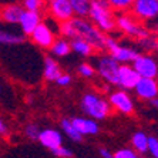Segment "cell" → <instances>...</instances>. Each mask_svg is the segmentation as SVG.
Here are the masks:
<instances>
[{
    "instance_id": "6da1fadb",
    "label": "cell",
    "mask_w": 158,
    "mask_h": 158,
    "mask_svg": "<svg viewBox=\"0 0 158 158\" xmlns=\"http://www.w3.org/2000/svg\"><path fill=\"white\" fill-rule=\"evenodd\" d=\"M69 22H70V24L73 26L74 31H76V39H81V40L87 41L93 47V50H98V52L106 50L107 36L104 33H101L88 19L73 17Z\"/></svg>"
},
{
    "instance_id": "7a4b0ae2",
    "label": "cell",
    "mask_w": 158,
    "mask_h": 158,
    "mask_svg": "<svg viewBox=\"0 0 158 158\" xmlns=\"http://www.w3.org/2000/svg\"><path fill=\"white\" fill-rule=\"evenodd\" d=\"M87 17L101 33H111L115 29V13L106 0H91Z\"/></svg>"
},
{
    "instance_id": "3957f363",
    "label": "cell",
    "mask_w": 158,
    "mask_h": 158,
    "mask_svg": "<svg viewBox=\"0 0 158 158\" xmlns=\"http://www.w3.org/2000/svg\"><path fill=\"white\" fill-rule=\"evenodd\" d=\"M81 110L91 120H104L111 113V106L107 100L94 93H87L81 98Z\"/></svg>"
},
{
    "instance_id": "277c9868",
    "label": "cell",
    "mask_w": 158,
    "mask_h": 158,
    "mask_svg": "<svg viewBox=\"0 0 158 158\" xmlns=\"http://www.w3.org/2000/svg\"><path fill=\"white\" fill-rule=\"evenodd\" d=\"M115 27H118L123 33H125L127 36L134 37L137 40L144 39V37H147L151 34L150 30L145 29L130 11L118 13V15L115 16Z\"/></svg>"
},
{
    "instance_id": "5b68a950",
    "label": "cell",
    "mask_w": 158,
    "mask_h": 158,
    "mask_svg": "<svg viewBox=\"0 0 158 158\" xmlns=\"http://www.w3.org/2000/svg\"><path fill=\"white\" fill-rule=\"evenodd\" d=\"M106 50H108L110 56L118 64H128V63H132L140 56V53L137 52L135 48L120 46L117 40H114L113 37H108V36H107V39H106Z\"/></svg>"
},
{
    "instance_id": "8992f818",
    "label": "cell",
    "mask_w": 158,
    "mask_h": 158,
    "mask_svg": "<svg viewBox=\"0 0 158 158\" xmlns=\"http://www.w3.org/2000/svg\"><path fill=\"white\" fill-rule=\"evenodd\" d=\"M128 11L140 23L152 20L158 16V0H134Z\"/></svg>"
},
{
    "instance_id": "52a82bcc",
    "label": "cell",
    "mask_w": 158,
    "mask_h": 158,
    "mask_svg": "<svg viewBox=\"0 0 158 158\" xmlns=\"http://www.w3.org/2000/svg\"><path fill=\"white\" fill-rule=\"evenodd\" d=\"M97 71H98L100 77L104 81H107L111 85H117L118 81V64L110 54L108 56H101L97 60Z\"/></svg>"
},
{
    "instance_id": "ba28073f",
    "label": "cell",
    "mask_w": 158,
    "mask_h": 158,
    "mask_svg": "<svg viewBox=\"0 0 158 158\" xmlns=\"http://www.w3.org/2000/svg\"><path fill=\"white\" fill-rule=\"evenodd\" d=\"M131 66L140 78H155L158 76V63L150 54H140Z\"/></svg>"
},
{
    "instance_id": "9c48e42d",
    "label": "cell",
    "mask_w": 158,
    "mask_h": 158,
    "mask_svg": "<svg viewBox=\"0 0 158 158\" xmlns=\"http://www.w3.org/2000/svg\"><path fill=\"white\" fill-rule=\"evenodd\" d=\"M48 13L56 22L64 23L74 17L73 9L69 0H47Z\"/></svg>"
},
{
    "instance_id": "30bf717a",
    "label": "cell",
    "mask_w": 158,
    "mask_h": 158,
    "mask_svg": "<svg viewBox=\"0 0 158 158\" xmlns=\"http://www.w3.org/2000/svg\"><path fill=\"white\" fill-rule=\"evenodd\" d=\"M31 40L43 48H52L53 43L56 41V36H54V31L50 29L48 23L46 22H41L39 26L34 29V31L30 34Z\"/></svg>"
},
{
    "instance_id": "8fae6325",
    "label": "cell",
    "mask_w": 158,
    "mask_h": 158,
    "mask_svg": "<svg viewBox=\"0 0 158 158\" xmlns=\"http://www.w3.org/2000/svg\"><path fill=\"white\" fill-rule=\"evenodd\" d=\"M108 104L123 114H131L134 111V101H132L128 93L124 91V90L111 93L110 98H108Z\"/></svg>"
},
{
    "instance_id": "7c38bea8",
    "label": "cell",
    "mask_w": 158,
    "mask_h": 158,
    "mask_svg": "<svg viewBox=\"0 0 158 158\" xmlns=\"http://www.w3.org/2000/svg\"><path fill=\"white\" fill-rule=\"evenodd\" d=\"M140 80V76L137 74V71L132 69L130 64H120L118 67V81L117 85L123 88V90H134L135 84Z\"/></svg>"
},
{
    "instance_id": "4fadbf2b",
    "label": "cell",
    "mask_w": 158,
    "mask_h": 158,
    "mask_svg": "<svg viewBox=\"0 0 158 158\" xmlns=\"http://www.w3.org/2000/svg\"><path fill=\"white\" fill-rule=\"evenodd\" d=\"M134 91L140 98L152 101L158 97V83L155 78H140L134 87Z\"/></svg>"
},
{
    "instance_id": "5bb4252c",
    "label": "cell",
    "mask_w": 158,
    "mask_h": 158,
    "mask_svg": "<svg viewBox=\"0 0 158 158\" xmlns=\"http://www.w3.org/2000/svg\"><path fill=\"white\" fill-rule=\"evenodd\" d=\"M39 141L41 143L43 147H47L48 150L54 151L63 145V135H61V132L57 131V130L47 128V130L40 131V134H39Z\"/></svg>"
},
{
    "instance_id": "9a60e30c",
    "label": "cell",
    "mask_w": 158,
    "mask_h": 158,
    "mask_svg": "<svg viewBox=\"0 0 158 158\" xmlns=\"http://www.w3.org/2000/svg\"><path fill=\"white\" fill-rule=\"evenodd\" d=\"M43 22V19H41V13H34V11H27L24 10L22 13V17L19 20V24L22 27V31L26 36H30V34L34 31L40 23Z\"/></svg>"
},
{
    "instance_id": "2e32d148",
    "label": "cell",
    "mask_w": 158,
    "mask_h": 158,
    "mask_svg": "<svg viewBox=\"0 0 158 158\" xmlns=\"http://www.w3.org/2000/svg\"><path fill=\"white\" fill-rule=\"evenodd\" d=\"M73 127L80 132L81 135H96L98 134L100 127L97 124L96 120H91V118H84V117H76L73 120H70Z\"/></svg>"
},
{
    "instance_id": "e0dca14e",
    "label": "cell",
    "mask_w": 158,
    "mask_h": 158,
    "mask_svg": "<svg viewBox=\"0 0 158 158\" xmlns=\"http://www.w3.org/2000/svg\"><path fill=\"white\" fill-rule=\"evenodd\" d=\"M23 11L24 10H23L22 4H16V3L6 4V6H3V7L0 9V17H2V20L6 23L19 24V20L22 17Z\"/></svg>"
},
{
    "instance_id": "ac0fdd59",
    "label": "cell",
    "mask_w": 158,
    "mask_h": 158,
    "mask_svg": "<svg viewBox=\"0 0 158 158\" xmlns=\"http://www.w3.org/2000/svg\"><path fill=\"white\" fill-rule=\"evenodd\" d=\"M44 78L47 81H56L57 78L61 76V70H60V66L57 64L54 59L52 57H46L44 59Z\"/></svg>"
},
{
    "instance_id": "d6986e66",
    "label": "cell",
    "mask_w": 158,
    "mask_h": 158,
    "mask_svg": "<svg viewBox=\"0 0 158 158\" xmlns=\"http://www.w3.org/2000/svg\"><path fill=\"white\" fill-rule=\"evenodd\" d=\"M131 144H132V148L135 152H147L148 151V135L145 132L143 131H137L132 134V138H131Z\"/></svg>"
},
{
    "instance_id": "ffe728a7",
    "label": "cell",
    "mask_w": 158,
    "mask_h": 158,
    "mask_svg": "<svg viewBox=\"0 0 158 158\" xmlns=\"http://www.w3.org/2000/svg\"><path fill=\"white\" fill-rule=\"evenodd\" d=\"M73 9L74 17H83L87 19L88 11H90V4L91 0H69Z\"/></svg>"
},
{
    "instance_id": "44dd1931",
    "label": "cell",
    "mask_w": 158,
    "mask_h": 158,
    "mask_svg": "<svg viewBox=\"0 0 158 158\" xmlns=\"http://www.w3.org/2000/svg\"><path fill=\"white\" fill-rule=\"evenodd\" d=\"M70 47H71L73 52H76L80 56H84V57L91 56V53L94 52L91 46H90L87 41L81 40V39H73V40L70 41Z\"/></svg>"
},
{
    "instance_id": "7402d4cb",
    "label": "cell",
    "mask_w": 158,
    "mask_h": 158,
    "mask_svg": "<svg viewBox=\"0 0 158 158\" xmlns=\"http://www.w3.org/2000/svg\"><path fill=\"white\" fill-rule=\"evenodd\" d=\"M52 52L54 56H59V57H66V56L70 54L71 47H70V41H67L66 39H59L56 40L52 46Z\"/></svg>"
},
{
    "instance_id": "603a6c76",
    "label": "cell",
    "mask_w": 158,
    "mask_h": 158,
    "mask_svg": "<svg viewBox=\"0 0 158 158\" xmlns=\"http://www.w3.org/2000/svg\"><path fill=\"white\" fill-rule=\"evenodd\" d=\"M23 41H24V36H22V34H15L0 30V44L15 46V44H22Z\"/></svg>"
},
{
    "instance_id": "cb8c5ba5",
    "label": "cell",
    "mask_w": 158,
    "mask_h": 158,
    "mask_svg": "<svg viewBox=\"0 0 158 158\" xmlns=\"http://www.w3.org/2000/svg\"><path fill=\"white\" fill-rule=\"evenodd\" d=\"M61 128H63V131L66 132V135H69L70 140H73V141H81L83 140V135H81L77 130L74 128L73 124H71V121L69 120V118L61 120Z\"/></svg>"
},
{
    "instance_id": "d4e9b609",
    "label": "cell",
    "mask_w": 158,
    "mask_h": 158,
    "mask_svg": "<svg viewBox=\"0 0 158 158\" xmlns=\"http://www.w3.org/2000/svg\"><path fill=\"white\" fill-rule=\"evenodd\" d=\"M110 4V7L114 10V13H124L131 9L134 0H106Z\"/></svg>"
},
{
    "instance_id": "484cf974",
    "label": "cell",
    "mask_w": 158,
    "mask_h": 158,
    "mask_svg": "<svg viewBox=\"0 0 158 158\" xmlns=\"http://www.w3.org/2000/svg\"><path fill=\"white\" fill-rule=\"evenodd\" d=\"M138 44L145 52H154V50L158 48V37L154 36V34H150V36L144 37V39H140Z\"/></svg>"
},
{
    "instance_id": "4316f807",
    "label": "cell",
    "mask_w": 158,
    "mask_h": 158,
    "mask_svg": "<svg viewBox=\"0 0 158 158\" xmlns=\"http://www.w3.org/2000/svg\"><path fill=\"white\" fill-rule=\"evenodd\" d=\"M22 7H23V10L40 13L41 9L44 7V2L43 0H23Z\"/></svg>"
},
{
    "instance_id": "83f0119b",
    "label": "cell",
    "mask_w": 158,
    "mask_h": 158,
    "mask_svg": "<svg viewBox=\"0 0 158 158\" xmlns=\"http://www.w3.org/2000/svg\"><path fill=\"white\" fill-rule=\"evenodd\" d=\"M78 74L83 76V77L90 78L96 74V69L91 64H88V63H81L80 66H78Z\"/></svg>"
},
{
    "instance_id": "f1b7e54d",
    "label": "cell",
    "mask_w": 158,
    "mask_h": 158,
    "mask_svg": "<svg viewBox=\"0 0 158 158\" xmlns=\"http://www.w3.org/2000/svg\"><path fill=\"white\" fill-rule=\"evenodd\" d=\"M114 158H138V155L131 148H121L114 152Z\"/></svg>"
},
{
    "instance_id": "f546056e",
    "label": "cell",
    "mask_w": 158,
    "mask_h": 158,
    "mask_svg": "<svg viewBox=\"0 0 158 158\" xmlns=\"http://www.w3.org/2000/svg\"><path fill=\"white\" fill-rule=\"evenodd\" d=\"M26 135L29 137L30 140H39V134H40V130L36 124H27L26 128H24Z\"/></svg>"
},
{
    "instance_id": "4dcf8cb0",
    "label": "cell",
    "mask_w": 158,
    "mask_h": 158,
    "mask_svg": "<svg viewBox=\"0 0 158 158\" xmlns=\"http://www.w3.org/2000/svg\"><path fill=\"white\" fill-rule=\"evenodd\" d=\"M148 151L152 158H158V138L157 137H148Z\"/></svg>"
},
{
    "instance_id": "1f68e13d",
    "label": "cell",
    "mask_w": 158,
    "mask_h": 158,
    "mask_svg": "<svg viewBox=\"0 0 158 158\" xmlns=\"http://www.w3.org/2000/svg\"><path fill=\"white\" fill-rule=\"evenodd\" d=\"M53 152H54L59 158H71L73 157V151L69 150L67 147H63V145L61 147H59L57 150H54Z\"/></svg>"
},
{
    "instance_id": "d6a6232c",
    "label": "cell",
    "mask_w": 158,
    "mask_h": 158,
    "mask_svg": "<svg viewBox=\"0 0 158 158\" xmlns=\"http://www.w3.org/2000/svg\"><path fill=\"white\" fill-rule=\"evenodd\" d=\"M71 83V76L70 74H61L57 80H56V84L57 85H61V87H66Z\"/></svg>"
},
{
    "instance_id": "836d02e7",
    "label": "cell",
    "mask_w": 158,
    "mask_h": 158,
    "mask_svg": "<svg viewBox=\"0 0 158 158\" xmlns=\"http://www.w3.org/2000/svg\"><path fill=\"white\" fill-rule=\"evenodd\" d=\"M100 155L103 158H114V154L110 150H107V148H101L100 150Z\"/></svg>"
},
{
    "instance_id": "e575fe53",
    "label": "cell",
    "mask_w": 158,
    "mask_h": 158,
    "mask_svg": "<svg viewBox=\"0 0 158 158\" xmlns=\"http://www.w3.org/2000/svg\"><path fill=\"white\" fill-rule=\"evenodd\" d=\"M6 132V124L3 123V120L0 118V134H4Z\"/></svg>"
},
{
    "instance_id": "d590c367",
    "label": "cell",
    "mask_w": 158,
    "mask_h": 158,
    "mask_svg": "<svg viewBox=\"0 0 158 158\" xmlns=\"http://www.w3.org/2000/svg\"><path fill=\"white\" fill-rule=\"evenodd\" d=\"M151 103H152V106H154L155 108H158V98H154L152 101H151Z\"/></svg>"
},
{
    "instance_id": "8d00e7d4",
    "label": "cell",
    "mask_w": 158,
    "mask_h": 158,
    "mask_svg": "<svg viewBox=\"0 0 158 158\" xmlns=\"http://www.w3.org/2000/svg\"><path fill=\"white\" fill-rule=\"evenodd\" d=\"M157 37H158V29H157Z\"/></svg>"
},
{
    "instance_id": "74e56055",
    "label": "cell",
    "mask_w": 158,
    "mask_h": 158,
    "mask_svg": "<svg viewBox=\"0 0 158 158\" xmlns=\"http://www.w3.org/2000/svg\"><path fill=\"white\" fill-rule=\"evenodd\" d=\"M138 158H145V157H138Z\"/></svg>"
},
{
    "instance_id": "f35d334b",
    "label": "cell",
    "mask_w": 158,
    "mask_h": 158,
    "mask_svg": "<svg viewBox=\"0 0 158 158\" xmlns=\"http://www.w3.org/2000/svg\"><path fill=\"white\" fill-rule=\"evenodd\" d=\"M0 91H2V87H0Z\"/></svg>"
},
{
    "instance_id": "ab89813d",
    "label": "cell",
    "mask_w": 158,
    "mask_h": 158,
    "mask_svg": "<svg viewBox=\"0 0 158 158\" xmlns=\"http://www.w3.org/2000/svg\"><path fill=\"white\" fill-rule=\"evenodd\" d=\"M43 2H46V0H43Z\"/></svg>"
},
{
    "instance_id": "60d3db41",
    "label": "cell",
    "mask_w": 158,
    "mask_h": 158,
    "mask_svg": "<svg viewBox=\"0 0 158 158\" xmlns=\"http://www.w3.org/2000/svg\"><path fill=\"white\" fill-rule=\"evenodd\" d=\"M157 50H158V48H157Z\"/></svg>"
}]
</instances>
